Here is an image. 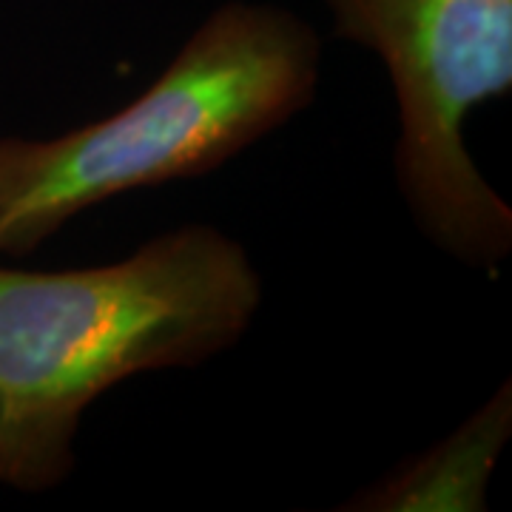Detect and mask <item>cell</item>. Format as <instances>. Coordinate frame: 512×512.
Instances as JSON below:
<instances>
[{
    "instance_id": "1",
    "label": "cell",
    "mask_w": 512,
    "mask_h": 512,
    "mask_svg": "<svg viewBox=\"0 0 512 512\" xmlns=\"http://www.w3.org/2000/svg\"><path fill=\"white\" fill-rule=\"evenodd\" d=\"M262 296L251 251L208 222L168 228L106 265H0V487H63L100 396L237 348Z\"/></svg>"
},
{
    "instance_id": "2",
    "label": "cell",
    "mask_w": 512,
    "mask_h": 512,
    "mask_svg": "<svg viewBox=\"0 0 512 512\" xmlns=\"http://www.w3.org/2000/svg\"><path fill=\"white\" fill-rule=\"evenodd\" d=\"M325 46L302 15L225 0L123 109L55 137H0V256H29L80 214L197 180L311 109Z\"/></svg>"
},
{
    "instance_id": "3",
    "label": "cell",
    "mask_w": 512,
    "mask_h": 512,
    "mask_svg": "<svg viewBox=\"0 0 512 512\" xmlns=\"http://www.w3.org/2000/svg\"><path fill=\"white\" fill-rule=\"evenodd\" d=\"M333 37L379 57L399 109L393 174L419 234L495 274L512 208L467 148V120L512 94V0H325Z\"/></svg>"
},
{
    "instance_id": "4",
    "label": "cell",
    "mask_w": 512,
    "mask_h": 512,
    "mask_svg": "<svg viewBox=\"0 0 512 512\" xmlns=\"http://www.w3.org/2000/svg\"><path fill=\"white\" fill-rule=\"evenodd\" d=\"M510 439L512 384L504 382L447 436L370 481L339 510L484 512L495 467Z\"/></svg>"
}]
</instances>
